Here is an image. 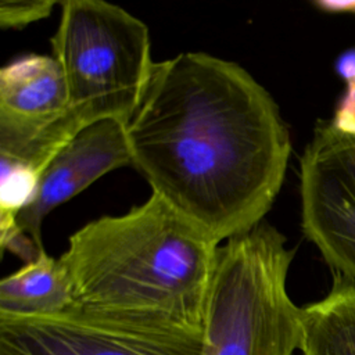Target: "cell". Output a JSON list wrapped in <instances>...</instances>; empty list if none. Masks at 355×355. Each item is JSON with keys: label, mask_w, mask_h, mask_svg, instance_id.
<instances>
[{"label": "cell", "mask_w": 355, "mask_h": 355, "mask_svg": "<svg viewBox=\"0 0 355 355\" xmlns=\"http://www.w3.org/2000/svg\"><path fill=\"white\" fill-rule=\"evenodd\" d=\"M125 125L132 166L153 194L219 243L263 222L284 182L288 129L233 61L189 51L155 62Z\"/></svg>", "instance_id": "1"}, {"label": "cell", "mask_w": 355, "mask_h": 355, "mask_svg": "<svg viewBox=\"0 0 355 355\" xmlns=\"http://www.w3.org/2000/svg\"><path fill=\"white\" fill-rule=\"evenodd\" d=\"M220 243L158 196L87 222L60 257L80 308L202 333Z\"/></svg>", "instance_id": "2"}, {"label": "cell", "mask_w": 355, "mask_h": 355, "mask_svg": "<svg viewBox=\"0 0 355 355\" xmlns=\"http://www.w3.org/2000/svg\"><path fill=\"white\" fill-rule=\"evenodd\" d=\"M294 250L272 225L219 245L208 291L201 355H293L302 340V308L287 291Z\"/></svg>", "instance_id": "3"}, {"label": "cell", "mask_w": 355, "mask_h": 355, "mask_svg": "<svg viewBox=\"0 0 355 355\" xmlns=\"http://www.w3.org/2000/svg\"><path fill=\"white\" fill-rule=\"evenodd\" d=\"M51 47L79 125L126 123L155 65L147 25L103 0H65Z\"/></svg>", "instance_id": "4"}, {"label": "cell", "mask_w": 355, "mask_h": 355, "mask_svg": "<svg viewBox=\"0 0 355 355\" xmlns=\"http://www.w3.org/2000/svg\"><path fill=\"white\" fill-rule=\"evenodd\" d=\"M202 333L75 306L0 315V355H201Z\"/></svg>", "instance_id": "5"}, {"label": "cell", "mask_w": 355, "mask_h": 355, "mask_svg": "<svg viewBox=\"0 0 355 355\" xmlns=\"http://www.w3.org/2000/svg\"><path fill=\"white\" fill-rule=\"evenodd\" d=\"M301 226L333 276L355 280V128L319 119L300 159Z\"/></svg>", "instance_id": "6"}, {"label": "cell", "mask_w": 355, "mask_h": 355, "mask_svg": "<svg viewBox=\"0 0 355 355\" xmlns=\"http://www.w3.org/2000/svg\"><path fill=\"white\" fill-rule=\"evenodd\" d=\"M82 128L54 55L26 54L0 69V158L42 175L53 154Z\"/></svg>", "instance_id": "7"}, {"label": "cell", "mask_w": 355, "mask_h": 355, "mask_svg": "<svg viewBox=\"0 0 355 355\" xmlns=\"http://www.w3.org/2000/svg\"><path fill=\"white\" fill-rule=\"evenodd\" d=\"M128 165H132V155L125 122L103 119L82 128L46 164L35 200L17 218L19 227L44 250V218L101 176Z\"/></svg>", "instance_id": "8"}, {"label": "cell", "mask_w": 355, "mask_h": 355, "mask_svg": "<svg viewBox=\"0 0 355 355\" xmlns=\"http://www.w3.org/2000/svg\"><path fill=\"white\" fill-rule=\"evenodd\" d=\"M78 306L69 270L43 251L0 282V315L44 316Z\"/></svg>", "instance_id": "9"}, {"label": "cell", "mask_w": 355, "mask_h": 355, "mask_svg": "<svg viewBox=\"0 0 355 355\" xmlns=\"http://www.w3.org/2000/svg\"><path fill=\"white\" fill-rule=\"evenodd\" d=\"M302 355H355V280L333 276L327 295L302 306Z\"/></svg>", "instance_id": "10"}, {"label": "cell", "mask_w": 355, "mask_h": 355, "mask_svg": "<svg viewBox=\"0 0 355 355\" xmlns=\"http://www.w3.org/2000/svg\"><path fill=\"white\" fill-rule=\"evenodd\" d=\"M39 182L36 169L0 158V218L17 219L35 200Z\"/></svg>", "instance_id": "11"}, {"label": "cell", "mask_w": 355, "mask_h": 355, "mask_svg": "<svg viewBox=\"0 0 355 355\" xmlns=\"http://www.w3.org/2000/svg\"><path fill=\"white\" fill-rule=\"evenodd\" d=\"M53 0H4L0 4V25L3 29H21L50 15Z\"/></svg>", "instance_id": "12"}, {"label": "cell", "mask_w": 355, "mask_h": 355, "mask_svg": "<svg viewBox=\"0 0 355 355\" xmlns=\"http://www.w3.org/2000/svg\"><path fill=\"white\" fill-rule=\"evenodd\" d=\"M0 245L3 251L7 250L19 257L24 263L36 259L43 251H46L19 227L17 219L8 218H0Z\"/></svg>", "instance_id": "13"}, {"label": "cell", "mask_w": 355, "mask_h": 355, "mask_svg": "<svg viewBox=\"0 0 355 355\" xmlns=\"http://www.w3.org/2000/svg\"><path fill=\"white\" fill-rule=\"evenodd\" d=\"M334 72L345 83L355 82V46L340 53L334 61Z\"/></svg>", "instance_id": "14"}]
</instances>
